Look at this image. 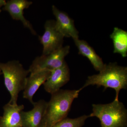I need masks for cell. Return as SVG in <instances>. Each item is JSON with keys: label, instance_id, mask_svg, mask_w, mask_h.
<instances>
[{"label": "cell", "instance_id": "30bf717a", "mask_svg": "<svg viewBox=\"0 0 127 127\" xmlns=\"http://www.w3.org/2000/svg\"><path fill=\"white\" fill-rule=\"evenodd\" d=\"M32 3L26 0H11L6 2L3 9L9 12L12 19L21 21L25 27L28 28L32 34L36 35L31 24L23 15L24 9L28 8Z\"/></svg>", "mask_w": 127, "mask_h": 127}, {"label": "cell", "instance_id": "52a82bcc", "mask_svg": "<svg viewBox=\"0 0 127 127\" xmlns=\"http://www.w3.org/2000/svg\"><path fill=\"white\" fill-rule=\"evenodd\" d=\"M47 103L41 100L33 104L30 111L22 112V127H46L45 115Z\"/></svg>", "mask_w": 127, "mask_h": 127}, {"label": "cell", "instance_id": "7c38bea8", "mask_svg": "<svg viewBox=\"0 0 127 127\" xmlns=\"http://www.w3.org/2000/svg\"><path fill=\"white\" fill-rule=\"evenodd\" d=\"M51 71H42L30 74L28 77L23 90V97L27 99L33 104V97L41 85L46 81Z\"/></svg>", "mask_w": 127, "mask_h": 127}, {"label": "cell", "instance_id": "6da1fadb", "mask_svg": "<svg viewBox=\"0 0 127 127\" xmlns=\"http://www.w3.org/2000/svg\"><path fill=\"white\" fill-rule=\"evenodd\" d=\"M96 85L113 89L116 92L115 100H119V92L122 89L127 88V67L119 65L116 63L105 64L103 69L96 75L89 76L83 86L79 89L81 91L89 86Z\"/></svg>", "mask_w": 127, "mask_h": 127}, {"label": "cell", "instance_id": "2e32d148", "mask_svg": "<svg viewBox=\"0 0 127 127\" xmlns=\"http://www.w3.org/2000/svg\"><path fill=\"white\" fill-rule=\"evenodd\" d=\"M6 2L4 0H0V12H1V10H0V7L4 6Z\"/></svg>", "mask_w": 127, "mask_h": 127}, {"label": "cell", "instance_id": "8fae6325", "mask_svg": "<svg viewBox=\"0 0 127 127\" xmlns=\"http://www.w3.org/2000/svg\"><path fill=\"white\" fill-rule=\"evenodd\" d=\"M24 107L23 104H6L3 116L0 117V127H22L21 113Z\"/></svg>", "mask_w": 127, "mask_h": 127}, {"label": "cell", "instance_id": "5bb4252c", "mask_svg": "<svg viewBox=\"0 0 127 127\" xmlns=\"http://www.w3.org/2000/svg\"><path fill=\"white\" fill-rule=\"evenodd\" d=\"M113 43V52L120 54L123 57L127 56V32L115 27L110 36Z\"/></svg>", "mask_w": 127, "mask_h": 127}, {"label": "cell", "instance_id": "9c48e42d", "mask_svg": "<svg viewBox=\"0 0 127 127\" xmlns=\"http://www.w3.org/2000/svg\"><path fill=\"white\" fill-rule=\"evenodd\" d=\"M53 13L56 19L55 26L64 37L79 39V32L75 27L74 21L65 12L60 11L55 5L52 6Z\"/></svg>", "mask_w": 127, "mask_h": 127}, {"label": "cell", "instance_id": "5b68a950", "mask_svg": "<svg viewBox=\"0 0 127 127\" xmlns=\"http://www.w3.org/2000/svg\"><path fill=\"white\" fill-rule=\"evenodd\" d=\"M70 50V46H66L48 55L37 57L30 66L29 72L32 74L41 71H52L61 66Z\"/></svg>", "mask_w": 127, "mask_h": 127}, {"label": "cell", "instance_id": "9a60e30c", "mask_svg": "<svg viewBox=\"0 0 127 127\" xmlns=\"http://www.w3.org/2000/svg\"><path fill=\"white\" fill-rule=\"evenodd\" d=\"M89 118V115H86L73 119L66 117L56 123L51 127H82Z\"/></svg>", "mask_w": 127, "mask_h": 127}, {"label": "cell", "instance_id": "7a4b0ae2", "mask_svg": "<svg viewBox=\"0 0 127 127\" xmlns=\"http://www.w3.org/2000/svg\"><path fill=\"white\" fill-rule=\"evenodd\" d=\"M78 90H62L51 94L46 109V127H51L67 117L73 102L78 97Z\"/></svg>", "mask_w": 127, "mask_h": 127}, {"label": "cell", "instance_id": "4fadbf2b", "mask_svg": "<svg viewBox=\"0 0 127 127\" xmlns=\"http://www.w3.org/2000/svg\"><path fill=\"white\" fill-rule=\"evenodd\" d=\"M79 55L86 57L96 70L100 72L104 68L105 64L102 58L96 54L92 47L86 41L79 39L73 40Z\"/></svg>", "mask_w": 127, "mask_h": 127}, {"label": "cell", "instance_id": "ba28073f", "mask_svg": "<svg viewBox=\"0 0 127 127\" xmlns=\"http://www.w3.org/2000/svg\"><path fill=\"white\" fill-rule=\"evenodd\" d=\"M70 79V69L65 61L61 66L51 71L50 76L43 83L44 89L52 94L60 90Z\"/></svg>", "mask_w": 127, "mask_h": 127}, {"label": "cell", "instance_id": "277c9868", "mask_svg": "<svg viewBox=\"0 0 127 127\" xmlns=\"http://www.w3.org/2000/svg\"><path fill=\"white\" fill-rule=\"evenodd\" d=\"M0 70L3 74L5 86L11 95L9 103L16 105L19 94L24 90L30 72L17 61L0 63Z\"/></svg>", "mask_w": 127, "mask_h": 127}, {"label": "cell", "instance_id": "3957f363", "mask_svg": "<svg viewBox=\"0 0 127 127\" xmlns=\"http://www.w3.org/2000/svg\"><path fill=\"white\" fill-rule=\"evenodd\" d=\"M89 116L98 118L101 127H127V110L119 100L107 104H93L92 112Z\"/></svg>", "mask_w": 127, "mask_h": 127}, {"label": "cell", "instance_id": "8992f818", "mask_svg": "<svg viewBox=\"0 0 127 127\" xmlns=\"http://www.w3.org/2000/svg\"><path fill=\"white\" fill-rule=\"evenodd\" d=\"M45 31L39 36L40 42L43 47V55H47L63 47L64 36L56 27L55 21L48 20L45 25Z\"/></svg>", "mask_w": 127, "mask_h": 127}, {"label": "cell", "instance_id": "e0dca14e", "mask_svg": "<svg viewBox=\"0 0 127 127\" xmlns=\"http://www.w3.org/2000/svg\"><path fill=\"white\" fill-rule=\"evenodd\" d=\"M2 74V73L1 72V70H0V75H1V74Z\"/></svg>", "mask_w": 127, "mask_h": 127}]
</instances>
